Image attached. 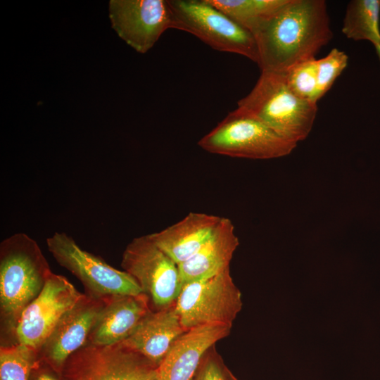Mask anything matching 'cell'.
<instances>
[{
  "label": "cell",
  "instance_id": "obj_1",
  "mask_svg": "<svg viewBox=\"0 0 380 380\" xmlns=\"http://www.w3.org/2000/svg\"><path fill=\"white\" fill-rule=\"evenodd\" d=\"M251 32L261 71L281 73L315 58L333 37L324 0H288Z\"/></svg>",
  "mask_w": 380,
  "mask_h": 380
},
{
  "label": "cell",
  "instance_id": "obj_2",
  "mask_svg": "<svg viewBox=\"0 0 380 380\" xmlns=\"http://www.w3.org/2000/svg\"><path fill=\"white\" fill-rule=\"evenodd\" d=\"M53 272L38 243L16 233L0 243V314L1 339L13 340L25 308L44 289Z\"/></svg>",
  "mask_w": 380,
  "mask_h": 380
},
{
  "label": "cell",
  "instance_id": "obj_3",
  "mask_svg": "<svg viewBox=\"0 0 380 380\" xmlns=\"http://www.w3.org/2000/svg\"><path fill=\"white\" fill-rule=\"evenodd\" d=\"M238 108L263 122L281 137L297 144L310 133L317 103L296 96L285 73L261 71L252 90L238 102Z\"/></svg>",
  "mask_w": 380,
  "mask_h": 380
},
{
  "label": "cell",
  "instance_id": "obj_4",
  "mask_svg": "<svg viewBox=\"0 0 380 380\" xmlns=\"http://www.w3.org/2000/svg\"><path fill=\"white\" fill-rule=\"evenodd\" d=\"M198 145L212 153L260 160L287 156L297 146L238 108L203 137Z\"/></svg>",
  "mask_w": 380,
  "mask_h": 380
},
{
  "label": "cell",
  "instance_id": "obj_5",
  "mask_svg": "<svg viewBox=\"0 0 380 380\" xmlns=\"http://www.w3.org/2000/svg\"><path fill=\"white\" fill-rule=\"evenodd\" d=\"M173 29L191 33L212 48L242 55L258 64L257 44L252 32L208 0H169Z\"/></svg>",
  "mask_w": 380,
  "mask_h": 380
},
{
  "label": "cell",
  "instance_id": "obj_6",
  "mask_svg": "<svg viewBox=\"0 0 380 380\" xmlns=\"http://www.w3.org/2000/svg\"><path fill=\"white\" fill-rule=\"evenodd\" d=\"M121 267L146 296L151 310L175 304L183 286L179 265L156 245L150 234L136 237L127 244Z\"/></svg>",
  "mask_w": 380,
  "mask_h": 380
},
{
  "label": "cell",
  "instance_id": "obj_7",
  "mask_svg": "<svg viewBox=\"0 0 380 380\" xmlns=\"http://www.w3.org/2000/svg\"><path fill=\"white\" fill-rule=\"evenodd\" d=\"M47 248L59 265L82 284L85 294L107 299L118 295L139 296L142 291L134 279L124 270L108 265L101 258L82 249L63 232H55L46 241Z\"/></svg>",
  "mask_w": 380,
  "mask_h": 380
},
{
  "label": "cell",
  "instance_id": "obj_8",
  "mask_svg": "<svg viewBox=\"0 0 380 380\" xmlns=\"http://www.w3.org/2000/svg\"><path fill=\"white\" fill-rule=\"evenodd\" d=\"M185 330L212 324L232 326L242 307L241 293L229 267L183 285L174 304Z\"/></svg>",
  "mask_w": 380,
  "mask_h": 380
},
{
  "label": "cell",
  "instance_id": "obj_9",
  "mask_svg": "<svg viewBox=\"0 0 380 380\" xmlns=\"http://www.w3.org/2000/svg\"><path fill=\"white\" fill-rule=\"evenodd\" d=\"M158 367L118 343L84 346L65 362L64 380H158Z\"/></svg>",
  "mask_w": 380,
  "mask_h": 380
},
{
  "label": "cell",
  "instance_id": "obj_10",
  "mask_svg": "<svg viewBox=\"0 0 380 380\" xmlns=\"http://www.w3.org/2000/svg\"><path fill=\"white\" fill-rule=\"evenodd\" d=\"M68 279L52 273L39 295L22 312L13 344L39 349L58 320L83 296Z\"/></svg>",
  "mask_w": 380,
  "mask_h": 380
},
{
  "label": "cell",
  "instance_id": "obj_11",
  "mask_svg": "<svg viewBox=\"0 0 380 380\" xmlns=\"http://www.w3.org/2000/svg\"><path fill=\"white\" fill-rule=\"evenodd\" d=\"M109 18L118 36L141 53L173 26L169 0H110Z\"/></svg>",
  "mask_w": 380,
  "mask_h": 380
},
{
  "label": "cell",
  "instance_id": "obj_12",
  "mask_svg": "<svg viewBox=\"0 0 380 380\" xmlns=\"http://www.w3.org/2000/svg\"><path fill=\"white\" fill-rule=\"evenodd\" d=\"M106 299L85 293L58 320L37 351L38 360L62 374L68 357L83 347Z\"/></svg>",
  "mask_w": 380,
  "mask_h": 380
},
{
  "label": "cell",
  "instance_id": "obj_13",
  "mask_svg": "<svg viewBox=\"0 0 380 380\" xmlns=\"http://www.w3.org/2000/svg\"><path fill=\"white\" fill-rule=\"evenodd\" d=\"M232 327L212 324L186 330L173 343L158 368V380H192L204 357L227 336Z\"/></svg>",
  "mask_w": 380,
  "mask_h": 380
},
{
  "label": "cell",
  "instance_id": "obj_14",
  "mask_svg": "<svg viewBox=\"0 0 380 380\" xmlns=\"http://www.w3.org/2000/svg\"><path fill=\"white\" fill-rule=\"evenodd\" d=\"M151 310L148 299L144 293L107 298L84 346H109L122 342Z\"/></svg>",
  "mask_w": 380,
  "mask_h": 380
},
{
  "label": "cell",
  "instance_id": "obj_15",
  "mask_svg": "<svg viewBox=\"0 0 380 380\" xmlns=\"http://www.w3.org/2000/svg\"><path fill=\"white\" fill-rule=\"evenodd\" d=\"M186 331L173 305L148 312L134 330L119 343L158 367L175 341Z\"/></svg>",
  "mask_w": 380,
  "mask_h": 380
},
{
  "label": "cell",
  "instance_id": "obj_16",
  "mask_svg": "<svg viewBox=\"0 0 380 380\" xmlns=\"http://www.w3.org/2000/svg\"><path fill=\"white\" fill-rule=\"evenodd\" d=\"M220 220L219 216L193 212L178 222L150 235L156 245L179 265L205 245Z\"/></svg>",
  "mask_w": 380,
  "mask_h": 380
},
{
  "label": "cell",
  "instance_id": "obj_17",
  "mask_svg": "<svg viewBox=\"0 0 380 380\" xmlns=\"http://www.w3.org/2000/svg\"><path fill=\"white\" fill-rule=\"evenodd\" d=\"M239 244L233 223L227 217H221L205 245L190 259L179 265L182 284L213 277L229 268Z\"/></svg>",
  "mask_w": 380,
  "mask_h": 380
},
{
  "label": "cell",
  "instance_id": "obj_18",
  "mask_svg": "<svg viewBox=\"0 0 380 380\" xmlns=\"http://www.w3.org/2000/svg\"><path fill=\"white\" fill-rule=\"evenodd\" d=\"M380 0H353L347 6L341 31L348 39L380 44Z\"/></svg>",
  "mask_w": 380,
  "mask_h": 380
},
{
  "label": "cell",
  "instance_id": "obj_19",
  "mask_svg": "<svg viewBox=\"0 0 380 380\" xmlns=\"http://www.w3.org/2000/svg\"><path fill=\"white\" fill-rule=\"evenodd\" d=\"M236 23L251 31L288 0H208Z\"/></svg>",
  "mask_w": 380,
  "mask_h": 380
},
{
  "label": "cell",
  "instance_id": "obj_20",
  "mask_svg": "<svg viewBox=\"0 0 380 380\" xmlns=\"http://www.w3.org/2000/svg\"><path fill=\"white\" fill-rule=\"evenodd\" d=\"M37 359V351L27 346L20 343L1 345L0 380H29Z\"/></svg>",
  "mask_w": 380,
  "mask_h": 380
},
{
  "label": "cell",
  "instance_id": "obj_21",
  "mask_svg": "<svg viewBox=\"0 0 380 380\" xmlns=\"http://www.w3.org/2000/svg\"><path fill=\"white\" fill-rule=\"evenodd\" d=\"M291 90L302 99L317 103V59L312 58L297 64L285 73Z\"/></svg>",
  "mask_w": 380,
  "mask_h": 380
},
{
  "label": "cell",
  "instance_id": "obj_22",
  "mask_svg": "<svg viewBox=\"0 0 380 380\" xmlns=\"http://www.w3.org/2000/svg\"><path fill=\"white\" fill-rule=\"evenodd\" d=\"M347 54L336 48L324 58L317 60V99H321L331 89L337 77L348 65Z\"/></svg>",
  "mask_w": 380,
  "mask_h": 380
},
{
  "label": "cell",
  "instance_id": "obj_23",
  "mask_svg": "<svg viewBox=\"0 0 380 380\" xmlns=\"http://www.w3.org/2000/svg\"><path fill=\"white\" fill-rule=\"evenodd\" d=\"M192 380H229L227 368L217 354L209 350Z\"/></svg>",
  "mask_w": 380,
  "mask_h": 380
},
{
  "label": "cell",
  "instance_id": "obj_24",
  "mask_svg": "<svg viewBox=\"0 0 380 380\" xmlns=\"http://www.w3.org/2000/svg\"><path fill=\"white\" fill-rule=\"evenodd\" d=\"M29 380H64L62 374L56 372L45 362L37 359L33 367Z\"/></svg>",
  "mask_w": 380,
  "mask_h": 380
},
{
  "label": "cell",
  "instance_id": "obj_25",
  "mask_svg": "<svg viewBox=\"0 0 380 380\" xmlns=\"http://www.w3.org/2000/svg\"><path fill=\"white\" fill-rule=\"evenodd\" d=\"M227 374L229 380H238L234 375L227 369Z\"/></svg>",
  "mask_w": 380,
  "mask_h": 380
},
{
  "label": "cell",
  "instance_id": "obj_26",
  "mask_svg": "<svg viewBox=\"0 0 380 380\" xmlns=\"http://www.w3.org/2000/svg\"><path fill=\"white\" fill-rule=\"evenodd\" d=\"M375 49H376V54L379 58V61H380V44H379L378 45L375 46Z\"/></svg>",
  "mask_w": 380,
  "mask_h": 380
}]
</instances>
